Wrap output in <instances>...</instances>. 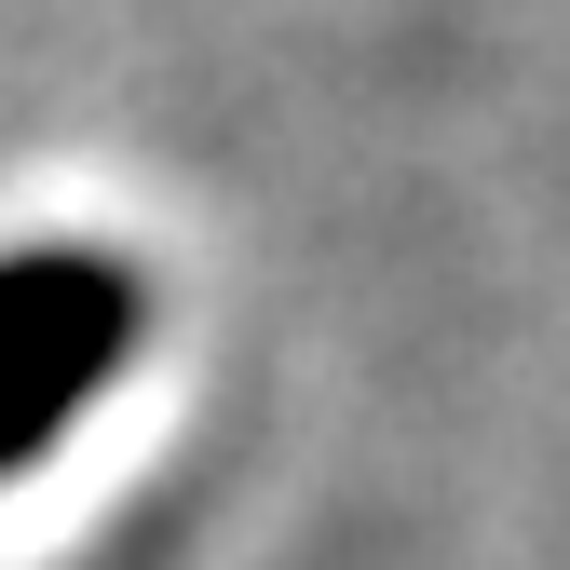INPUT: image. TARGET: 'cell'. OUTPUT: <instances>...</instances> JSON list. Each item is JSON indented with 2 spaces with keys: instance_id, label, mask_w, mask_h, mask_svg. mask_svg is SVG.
I'll use <instances>...</instances> for the list:
<instances>
[{
  "instance_id": "obj_1",
  "label": "cell",
  "mask_w": 570,
  "mask_h": 570,
  "mask_svg": "<svg viewBox=\"0 0 570 570\" xmlns=\"http://www.w3.org/2000/svg\"><path fill=\"white\" fill-rule=\"evenodd\" d=\"M136 313H150V285L96 245L0 258V475H28V449H55L96 407V381L136 353Z\"/></svg>"
}]
</instances>
